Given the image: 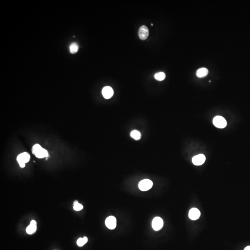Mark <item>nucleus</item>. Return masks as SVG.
Here are the masks:
<instances>
[{"instance_id": "f257e3e1", "label": "nucleus", "mask_w": 250, "mask_h": 250, "mask_svg": "<svg viewBox=\"0 0 250 250\" xmlns=\"http://www.w3.org/2000/svg\"><path fill=\"white\" fill-rule=\"evenodd\" d=\"M32 152L36 157L39 158H42L48 156V152L47 150L44 149L39 144H36L32 148Z\"/></svg>"}, {"instance_id": "f03ea898", "label": "nucleus", "mask_w": 250, "mask_h": 250, "mask_svg": "<svg viewBox=\"0 0 250 250\" xmlns=\"http://www.w3.org/2000/svg\"><path fill=\"white\" fill-rule=\"evenodd\" d=\"M213 122L214 126L219 128H224L227 126V121L224 118L221 116L215 117Z\"/></svg>"}, {"instance_id": "7ed1b4c3", "label": "nucleus", "mask_w": 250, "mask_h": 250, "mask_svg": "<svg viewBox=\"0 0 250 250\" xmlns=\"http://www.w3.org/2000/svg\"><path fill=\"white\" fill-rule=\"evenodd\" d=\"M153 185L152 181L149 179H144L139 183V187L141 191H147L151 189Z\"/></svg>"}, {"instance_id": "20e7f679", "label": "nucleus", "mask_w": 250, "mask_h": 250, "mask_svg": "<svg viewBox=\"0 0 250 250\" xmlns=\"http://www.w3.org/2000/svg\"><path fill=\"white\" fill-rule=\"evenodd\" d=\"M163 222L162 219L159 217H156L153 219L152 222V227L155 231H158L163 227Z\"/></svg>"}, {"instance_id": "39448f33", "label": "nucleus", "mask_w": 250, "mask_h": 250, "mask_svg": "<svg viewBox=\"0 0 250 250\" xmlns=\"http://www.w3.org/2000/svg\"><path fill=\"white\" fill-rule=\"evenodd\" d=\"M139 37L142 40H146L149 36V31L148 28L146 26H141L139 29Z\"/></svg>"}, {"instance_id": "423d86ee", "label": "nucleus", "mask_w": 250, "mask_h": 250, "mask_svg": "<svg viewBox=\"0 0 250 250\" xmlns=\"http://www.w3.org/2000/svg\"><path fill=\"white\" fill-rule=\"evenodd\" d=\"M116 219L113 216H110L106 219L105 224L109 229H114L116 227Z\"/></svg>"}, {"instance_id": "0eeeda50", "label": "nucleus", "mask_w": 250, "mask_h": 250, "mask_svg": "<svg viewBox=\"0 0 250 250\" xmlns=\"http://www.w3.org/2000/svg\"><path fill=\"white\" fill-rule=\"evenodd\" d=\"M206 160V157L203 154H198L192 158V163L195 166H201Z\"/></svg>"}, {"instance_id": "6e6552de", "label": "nucleus", "mask_w": 250, "mask_h": 250, "mask_svg": "<svg viewBox=\"0 0 250 250\" xmlns=\"http://www.w3.org/2000/svg\"><path fill=\"white\" fill-rule=\"evenodd\" d=\"M30 156L27 152H23L18 156L17 160L19 163H27L29 161Z\"/></svg>"}, {"instance_id": "1a4fd4ad", "label": "nucleus", "mask_w": 250, "mask_h": 250, "mask_svg": "<svg viewBox=\"0 0 250 250\" xmlns=\"http://www.w3.org/2000/svg\"><path fill=\"white\" fill-rule=\"evenodd\" d=\"M113 93L114 92L112 88L109 86L104 87L102 89V95L105 99H108L111 98L113 96Z\"/></svg>"}, {"instance_id": "9d476101", "label": "nucleus", "mask_w": 250, "mask_h": 250, "mask_svg": "<svg viewBox=\"0 0 250 250\" xmlns=\"http://www.w3.org/2000/svg\"><path fill=\"white\" fill-rule=\"evenodd\" d=\"M201 212L199 209L196 208H192L190 210L189 213V217L192 220H196L200 218Z\"/></svg>"}, {"instance_id": "9b49d317", "label": "nucleus", "mask_w": 250, "mask_h": 250, "mask_svg": "<svg viewBox=\"0 0 250 250\" xmlns=\"http://www.w3.org/2000/svg\"><path fill=\"white\" fill-rule=\"evenodd\" d=\"M37 230V222L34 220H33L30 222V224L27 227L26 232L28 234H33Z\"/></svg>"}, {"instance_id": "f8f14e48", "label": "nucleus", "mask_w": 250, "mask_h": 250, "mask_svg": "<svg viewBox=\"0 0 250 250\" xmlns=\"http://www.w3.org/2000/svg\"><path fill=\"white\" fill-rule=\"evenodd\" d=\"M208 71L206 68H201L199 69L196 72V75L199 78H203L208 74Z\"/></svg>"}, {"instance_id": "ddd939ff", "label": "nucleus", "mask_w": 250, "mask_h": 250, "mask_svg": "<svg viewBox=\"0 0 250 250\" xmlns=\"http://www.w3.org/2000/svg\"><path fill=\"white\" fill-rule=\"evenodd\" d=\"M166 74L163 72H159L157 73L154 75V78L157 81H163L166 78Z\"/></svg>"}, {"instance_id": "4468645a", "label": "nucleus", "mask_w": 250, "mask_h": 250, "mask_svg": "<svg viewBox=\"0 0 250 250\" xmlns=\"http://www.w3.org/2000/svg\"><path fill=\"white\" fill-rule=\"evenodd\" d=\"M130 135H131V137L134 138L135 140H140L141 138V134H140V132L137 131V130H133L131 132Z\"/></svg>"}, {"instance_id": "2eb2a0df", "label": "nucleus", "mask_w": 250, "mask_h": 250, "mask_svg": "<svg viewBox=\"0 0 250 250\" xmlns=\"http://www.w3.org/2000/svg\"><path fill=\"white\" fill-rule=\"evenodd\" d=\"M78 46L77 43H73L70 46L69 50L72 54H75L78 52Z\"/></svg>"}, {"instance_id": "dca6fc26", "label": "nucleus", "mask_w": 250, "mask_h": 250, "mask_svg": "<svg viewBox=\"0 0 250 250\" xmlns=\"http://www.w3.org/2000/svg\"><path fill=\"white\" fill-rule=\"evenodd\" d=\"M83 207H83L82 204H80L79 203H78V204L75 205H74L73 209L75 211H78L81 210L82 209H83Z\"/></svg>"}, {"instance_id": "f3484780", "label": "nucleus", "mask_w": 250, "mask_h": 250, "mask_svg": "<svg viewBox=\"0 0 250 250\" xmlns=\"http://www.w3.org/2000/svg\"><path fill=\"white\" fill-rule=\"evenodd\" d=\"M77 243L78 246H80V247L84 246V245L86 244L85 242H84V239L82 238H80L78 239V240H77Z\"/></svg>"}, {"instance_id": "a211bd4d", "label": "nucleus", "mask_w": 250, "mask_h": 250, "mask_svg": "<svg viewBox=\"0 0 250 250\" xmlns=\"http://www.w3.org/2000/svg\"><path fill=\"white\" fill-rule=\"evenodd\" d=\"M83 239H84V242H85V243H87V242H88V238H87V237H84V238H83Z\"/></svg>"}, {"instance_id": "6ab92c4d", "label": "nucleus", "mask_w": 250, "mask_h": 250, "mask_svg": "<svg viewBox=\"0 0 250 250\" xmlns=\"http://www.w3.org/2000/svg\"><path fill=\"white\" fill-rule=\"evenodd\" d=\"M244 250H250V246H247V247H246L245 249H244Z\"/></svg>"}, {"instance_id": "aec40b11", "label": "nucleus", "mask_w": 250, "mask_h": 250, "mask_svg": "<svg viewBox=\"0 0 250 250\" xmlns=\"http://www.w3.org/2000/svg\"><path fill=\"white\" fill-rule=\"evenodd\" d=\"M78 203H79L78 201H75L74 202V203H73L74 205H76V204H78Z\"/></svg>"}, {"instance_id": "412c9836", "label": "nucleus", "mask_w": 250, "mask_h": 250, "mask_svg": "<svg viewBox=\"0 0 250 250\" xmlns=\"http://www.w3.org/2000/svg\"><path fill=\"white\" fill-rule=\"evenodd\" d=\"M151 26H153V24H151Z\"/></svg>"}]
</instances>
